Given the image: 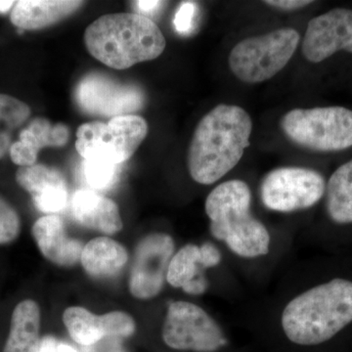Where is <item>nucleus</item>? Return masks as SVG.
<instances>
[{
    "mask_svg": "<svg viewBox=\"0 0 352 352\" xmlns=\"http://www.w3.org/2000/svg\"><path fill=\"white\" fill-rule=\"evenodd\" d=\"M252 122L244 109L219 104L203 117L192 136L187 166L192 179L214 184L233 170L250 146Z\"/></svg>",
    "mask_w": 352,
    "mask_h": 352,
    "instance_id": "1",
    "label": "nucleus"
},
{
    "mask_svg": "<svg viewBox=\"0 0 352 352\" xmlns=\"http://www.w3.org/2000/svg\"><path fill=\"white\" fill-rule=\"evenodd\" d=\"M282 329L294 344L314 346L352 323V281L335 278L296 296L282 314Z\"/></svg>",
    "mask_w": 352,
    "mask_h": 352,
    "instance_id": "2",
    "label": "nucleus"
},
{
    "mask_svg": "<svg viewBox=\"0 0 352 352\" xmlns=\"http://www.w3.org/2000/svg\"><path fill=\"white\" fill-rule=\"evenodd\" d=\"M85 43L92 57L117 69L157 59L166 44L156 23L138 13L102 16L85 30Z\"/></svg>",
    "mask_w": 352,
    "mask_h": 352,
    "instance_id": "3",
    "label": "nucleus"
},
{
    "mask_svg": "<svg viewBox=\"0 0 352 352\" xmlns=\"http://www.w3.org/2000/svg\"><path fill=\"white\" fill-rule=\"evenodd\" d=\"M251 207L249 185L238 179L221 183L206 200L210 233L241 258H258L270 252V232L252 214Z\"/></svg>",
    "mask_w": 352,
    "mask_h": 352,
    "instance_id": "4",
    "label": "nucleus"
},
{
    "mask_svg": "<svg viewBox=\"0 0 352 352\" xmlns=\"http://www.w3.org/2000/svg\"><path fill=\"white\" fill-rule=\"evenodd\" d=\"M295 144L315 152H338L352 147V110L332 106L294 109L280 122Z\"/></svg>",
    "mask_w": 352,
    "mask_h": 352,
    "instance_id": "5",
    "label": "nucleus"
},
{
    "mask_svg": "<svg viewBox=\"0 0 352 352\" xmlns=\"http://www.w3.org/2000/svg\"><path fill=\"white\" fill-rule=\"evenodd\" d=\"M300 41V34L291 28L245 38L231 50L229 67L241 82H265L286 67Z\"/></svg>",
    "mask_w": 352,
    "mask_h": 352,
    "instance_id": "6",
    "label": "nucleus"
},
{
    "mask_svg": "<svg viewBox=\"0 0 352 352\" xmlns=\"http://www.w3.org/2000/svg\"><path fill=\"white\" fill-rule=\"evenodd\" d=\"M147 134V122L140 116H120L108 122H87L76 131V151L85 160L120 166L133 156Z\"/></svg>",
    "mask_w": 352,
    "mask_h": 352,
    "instance_id": "7",
    "label": "nucleus"
},
{
    "mask_svg": "<svg viewBox=\"0 0 352 352\" xmlns=\"http://www.w3.org/2000/svg\"><path fill=\"white\" fill-rule=\"evenodd\" d=\"M326 180L310 168L285 166L270 171L261 185V198L268 210L294 212L316 205L326 192Z\"/></svg>",
    "mask_w": 352,
    "mask_h": 352,
    "instance_id": "8",
    "label": "nucleus"
},
{
    "mask_svg": "<svg viewBox=\"0 0 352 352\" xmlns=\"http://www.w3.org/2000/svg\"><path fill=\"white\" fill-rule=\"evenodd\" d=\"M162 336L164 344L176 351L215 352L227 344L214 319L203 308L187 302L168 305Z\"/></svg>",
    "mask_w": 352,
    "mask_h": 352,
    "instance_id": "9",
    "label": "nucleus"
},
{
    "mask_svg": "<svg viewBox=\"0 0 352 352\" xmlns=\"http://www.w3.org/2000/svg\"><path fill=\"white\" fill-rule=\"evenodd\" d=\"M75 98L83 112L111 119L138 112L145 102L144 94L136 85L98 73L83 76L76 85Z\"/></svg>",
    "mask_w": 352,
    "mask_h": 352,
    "instance_id": "10",
    "label": "nucleus"
},
{
    "mask_svg": "<svg viewBox=\"0 0 352 352\" xmlns=\"http://www.w3.org/2000/svg\"><path fill=\"white\" fill-rule=\"evenodd\" d=\"M175 249V241L168 234L152 233L139 241L129 281L133 298L146 300L159 296Z\"/></svg>",
    "mask_w": 352,
    "mask_h": 352,
    "instance_id": "11",
    "label": "nucleus"
},
{
    "mask_svg": "<svg viewBox=\"0 0 352 352\" xmlns=\"http://www.w3.org/2000/svg\"><path fill=\"white\" fill-rule=\"evenodd\" d=\"M340 50L352 54V10L336 8L309 21L303 38V57L320 63Z\"/></svg>",
    "mask_w": 352,
    "mask_h": 352,
    "instance_id": "12",
    "label": "nucleus"
},
{
    "mask_svg": "<svg viewBox=\"0 0 352 352\" xmlns=\"http://www.w3.org/2000/svg\"><path fill=\"white\" fill-rule=\"evenodd\" d=\"M221 252L212 243L201 245L188 244L171 258L166 281L175 289H182L192 296L203 295L208 288L203 270L219 265Z\"/></svg>",
    "mask_w": 352,
    "mask_h": 352,
    "instance_id": "13",
    "label": "nucleus"
},
{
    "mask_svg": "<svg viewBox=\"0 0 352 352\" xmlns=\"http://www.w3.org/2000/svg\"><path fill=\"white\" fill-rule=\"evenodd\" d=\"M16 182L32 196L34 206L44 214L61 212L68 203V185L56 168L36 164L20 168L16 173Z\"/></svg>",
    "mask_w": 352,
    "mask_h": 352,
    "instance_id": "14",
    "label": "nucleus"
},
{
    "mask_svg": "<svg viewBox=\"0 0 352 352\" xmlns=\"http://www.w3.org/2000/svg\"><path fill=\"white\" fill-rule=\"evenodd\" d=\"M32 235L43 258L60 267H72L80 263L82 243L67 233L63 219L48 214L34 222Z\"/></svg>",
    "mask_w": 352,
    "mask_h": 352,
    "instance_id": "15",
    "label": "nucleus"
},
{
    "mask_svg": "<svg viewBox=\"0 0 352 352\" xmlns=\"http://www.w3.org/2000/svg\"><path fill=\"white\" fill-rule=\"evenodd\" d=\"M72 212L80 226L105 235L119 233L124 227L117 204L94 190H78L74 194Z\"/></svg>",
    "mask_w": 352,
    "mask_h": 352,
    "instance_id": "16",
    "label": "nucleus"
},
{
    "mask_svg": "<svg viewBox=\"0 0 352 352\" xmlns=\"http://www.w3.org/2000/svg\"><path fill=\"white\" fill-rule=\"evenodd\" d=\"M82 4L76 0H20L11 11L10 20L23 31H36L69 17Z\"/></svg>",
    "mask_w": 352,
    "mask_h": 352,
    "instance_id": "17",
    "label": "nucleus"
},
{
    "mask_svg": "<svg viewBox=\"0 0 352 352\" xmlns=\"http://www.w3.org/2000/svg\"><path fill=\"white\" fill-rule=\"evenodd\" d=\"M80 263L90 277L105 279L122 272L129 263V252L111 238H95L83 247Z\"/></svg>",
    "mask_w": 352,
    "mask_h": 352,
    "instance_id": "18",
    "label": "nucleus"
},
{
    "mask_svg": "<svg viewBox=\"0 0 352 352\" xmlns=\"http://www.w3.org/2000/svg\"><path fill=\"white\" fill-rule=\"evenodd\" d=\"M41 321L38 302L25 300L18 303L11 316L10 331L3 352H39Z\"/></svg>",
    "mask_w": 352,
    "mask_h": 352,
    "instance_id": "19",
    "label": "nucleus"
},
{
    "mask_svg": "<svg viewBox=\"0 0 352 352\" xmlns=\"http://www.w3.org/2000/svg\"><path fill=\"white\" fill-rule=\"evenodd\" d=\"M325 195L329 219L339 226L352 224V160L333 171Z\"/></svg>",
    "mask_w": 352,
    "mask_h": 352,
    "instance_id": "20",
    "label": "nucleus"
},
{
    "mask_svg": "<svg viewBox=\"0 0 352 352\" xmlns=\"http://www.w3.org/2000/svg\"><path fill=\"white\" fill-rule=\"evenodd\" d=\"M65 327L76 344L91 346L108 339L107 326L103 315H96L85 307H71L63 314Z\"/></svg>",
    "mask_w": 352,
    "mask_h": 352,
    "instance_id": "21",
    "label": "nucleus"
},
{
    "mask_svg": "<svg viewBox=\"0 0 352 352\" xmlns=\"http://www.w3.org/2000/svg\"><path fill=\"white\" fill-rule=\"evenodd\" d=\"M69 138V129L64 124H53L50 120L36 118L21 131L19 140L39 153L46 147H63Z\"/></svg>",
    "mask_w": 352,
    "mask_h": 352,
    "instance_id": "22",
    "label": "nucleus"
},
{
    "mask_svg": "<svg viewBox=\"0 0 352 352\" xmlns=\"http://www.w3.org/2000/svg\"><path fill=\"white\" fill-rule=\"evenodd\" d=\"M85 182L91 189L104 191L112 188L120 175L119 164L85 160L82 166Z\"/></svg>",
    "mask_w": 352,
    "mask_h": 352,
    "instance_id": "23",
    "label": "nucleus"
},
{
    "mask_svg": "<svg viewBox=\"0 0 352 352\" xmlns=\"http://www.w3.org/2000/svg\"><path fill=\"white\" fill-rule=\"evenodd\" d=\"M31 116V108L24 102L7 94H0V122L10 129L22 126Z\"/></svg>",
    "mask_w": 352,
    "mask_h": 352,
    "instance_id": "24",
    "label": "nucleus"
},
{
    "mask_svg": "<svg viewBox=\"0 0 352 352\" xmlns=\"http://www.w3.org/2000/svg\"><path fill=\"white\" fill-rule=\"evenodd\" d=\"M21 232V219L17 210L0 197V245L17 240Z\"/></svg>",
    "mask_w": 352,
    "mask_h": 352,
    "instance_id": "25",
    "label": "nucleus"
},
{
    "mask_svg": "<svg viewBox=\"0 0 352 352\" xmlns=\"http://www.w3.org/2000/svg\"><path fill=\"white\" fill-rule=\"evenodd\" d=\"M199 8L195 2L184 1L178 6L173 19V25L176 31L179 34H191L196 27V20L198 17Z\"/></svg>",
    "mask_w": 352,
    "mask_h": 352,
    "instance_id": "26",
    "label": "nucleus"
},
{
    "mask_svg": "<svg viewBox=\"0 0 352 352\" xmlns=\"http://www.w3.org/2000/svg\"><path fill=\"white\" fill-rule=\"evenodd\" d=\"M9 153L13 163L19 166L20 168L34 166L38 157V152L34 151L32 147L20 140L11 145Z\"/></svg>",
    "mask_w": 352,
    "mask_h": 352,
    "instance_id": "27",
    "label": "nucleus"
},
{
    "mask_svg": "<svg viewBox=\"0 0 352 352\" xmlns=\"http://www.w3.org/2000/svg\"><path fill=\"white\" fill-rule=\"evenodd\" d=\"M263 3L279 9V10L294 11L309 6L312 3V1H307V0H267V1H264Z\"/></svg>",
    "mask_w": 352,
    "mask_h": 352,
    "instance_id": "28",
    "label": "nucleus"
},
{
    "mask_svg": "<svg viewBox=\"0 0 352 352\" xmlns=\"http://www.w3.org/2000/svg\"><path fill=\"white\" fill-rule=\"evenodd\" d=\"M133 4L135 8L138 9L139 15L149 18V16L156 15L163 8L164 4H166V2L140 0V1H134Z\"/></svg>",
    "mask_w": 352,
    "mask_h": 352,
    "instance_id": "29",
    "label": "nucleus"
},
{
    "mask_svg": "<svg viewBox=\"0 0 352 352\" xmlns=\"http://www.w3.org/2000/svg\"><path fill=\"white\" fill-rule=\"evenodd\" d=\"M11 138L7 132H0V159H2L7 152L10 151Z\"/></svg>",
    "mask_w": 352,
    "mask_h": 352,
    "instance_id": "30",
    "label": "nucleus"
},
{
    "mask_svg": "<svg viewBox=\"0 0 352 352\" xmlns=\"http://www.w3.org/2000/svg\"><path fill=\"white\" fill-rule=\"evenodd\" d=\"M56 340L52 337H45L41 340V346L39 352H58Z\"/></svg>",
    "mask_w": 352,
    "mask_h": 352,
    "instance_id": "31",
    "label": "nucleus"
},
{
    "mask_svg": "<svg viewBox=\"0 0 352 352\" xmlns=\"http://www.w3.org/2000/svg\"><path fill=\"white\" fill-rule=\"evenodd\" d=\"M16 1H7V0H0V14H6L13 9L15 6Z\"/></svg>",
    "mask_w": 352,
    "mask_h": 352,
    "instance_id": "32",
    "label": "nucleus"
},
{
    "mask_svg": "<svg viewBox=\"0 0 352 352\" xmlns=\"http://www.w3.org/2000/svg\"><path fill=\"white\" fill-rule=\"evenodd\" d=\"M57 351L58 352H78L73 347L65 344H58Z\"/></svg>",
    "mask_w": 352,
    "mask_h": 352,
    "instance_id": "33",
    "label": "nucleus"
}]
</instances>
